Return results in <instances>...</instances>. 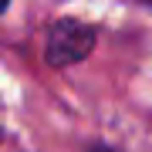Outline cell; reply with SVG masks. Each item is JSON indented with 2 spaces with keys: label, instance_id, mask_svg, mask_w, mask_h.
<instances>
[{
  "label": "cell",
  "instance_id": "cell-1",
  "mask_svg": "<svg viewBox=\"0 0 152 152\" xmlns=\"http://www.w3.org/2000/svg\"><path fill=\"white\" fill-rule=\"evenodd\" d=\"M95 37L98 31L91 24L78 20V17H61L48 27V37H44V58L48 64L54 68H68V64H78L91 54L95 48Z\"/></svg>",
  "mask_w": 152,
  "mask_h": 152
},
{
  "label": "cell",
  "instance_id": "cell-2",
  "mask_svg": "<svg viewBox=\"0 0 152 152\" xmlns=\"http://www.w3.org/2000/svg\"><path fill=\"white\" fill-rule=\"evenodd\" d=\"M91 152H112V149H105V145H95V149H91Z\"/></svg>",
  "mask_w": 152,
  "mask_h": 152
},
{
  "label": "cell",
  "instance_id": "cell-3",
  "mask_svg": "<svg viewBox=\"0 0 152 152\" xmlns=\"http://www.w3.org/2000/svg\"><path fill=\"white\" fill-rule=\"evenodd\" d=\"M7 4H10V0H0V14H4V10H7Z\"/></svg>",
  "mask_w": 152,
  "mask_h": 152
},
{
  "label": "cell",
  "instance_id": "cell-4",
  "mask_svg": "<svg viewBox=\"0 0 152 152\" xmlns=\"http://www.w3.org/2000/svg\"><path fill=\"white\" fill-rule=\"evenodd\" d=\"M142 4H152V0H142Z\"/></svg>",
  "mask_w": 152,
  "mask_h": 152
}]
</instances>
